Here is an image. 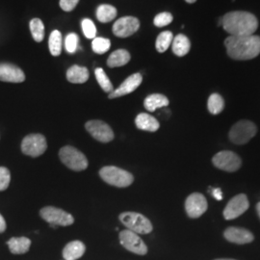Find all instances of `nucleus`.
Here are the masks:
<instances>
[{
    "label": "nucleus",
    "instance_id": "obj_1",
    "mask_svg": "<svg viewBox=\"0 0 260 260\" xmlns=\"http://www.w3.org/2000/svg\"><path fill=\"white\" fill-rule=\"evenodd\" d=\"M224 46L228 55L234 60H251L260 54V37L254 35L230 36Z\"/></svg>",
    "mask_w": 260,
    "mask_h": 260
},
{
    "label": "nucleus",
    "instance_id": "obj_2",
    "mask_svg": "<svg viewBox=\"0 0 260 260\" xmlns=\"http://www.w3.org/2000/svg\"><path fill=\"white\" fill-rule=\"evenodd\" d=\"M222 25L230 36H251L258 27V20L251 13L236 11L223 16Z\"/></svg>",
    "mask_w": 260,
    "mask_h": 260
},
{
    "label": "nucleus",
    "instance_id": "obj_3",
    "mask_svg": "<svg viewBox=\"0 0 260 260\" xmlns=\"http://www.w3.org/2000/svg\"><path fill=\"white\" fill-rule=\"evenodd\" d=\"M100 176L107 184L119 188L128 187L134 181V177L129 172L115 166L102 168L100 171Z\"/></svg>",
    "mask_w": 260,
    "mask_h": 260
},
{
    "label": "nucleus",
    "instance_id": "obj_4",
    "mask_svg": "<svg viewBox=\"0 0 260 260\" xmlns=\"http://www.w3.org/2000/svg\"><path fill=\"white\" fill-rule=\"evenodd\" d=\"M119 219L127 230L137 234H149L153 230L149 219L137 212H123L119 216Z\"/></svg>",
    "mask_w": 260,
    "mask_h": 260
},
{
    "label": "nucleus",
    "instance_id": "obj_5",
    "mask_svg": "<svg viewBox=\"0 0 260 260\" xmlns=\"http://www.w3.org/2000/svg\"><path fill=\"white\" fill-rule=\"evenodd\" d=\"M59 157L62 163L73 171L80 172L88 167V160L81 151L72 146H66L60 149Z\"/></svg>",
    "mask_w": 260,
    "mask_h": 260
},
{
    "label": "nucleus",
    "instance_id": "obj_6",
    "mask_svg": "<svg viewBox=\"0 0 260 260\" xmlns=\"http://www.w3.org/2000/svg\"><path fill=\"white\" fill-rule=\"evenodd\" d=\"M257 132L256 125L250 121H240L233 124L229 133L230 140L235 145L247 144Z\"/></svg>",
    "mask_w": 260,
    "mask_h": 260
},
{
    "label": "nucleus",
    "instance_id": "obj_7",
    "mask_svg": "<svg viewBox=\"0 0 260 260\" xmlns=\"http://www.w3.org/2000/svg\"><path fill=\"white\" fill-rule=\"evenodd\" d=\"M41 217L49 223L52 228L56 225L61 226H69L75 223V218L65 210L61 208H57L53 206H46L41 209L40 211Z\"/></svg>",
    "mask_w": 260,
    "mask_h": 260
},
{
    "label": "nucleus",
    "instance_id": "obj_8",
    "mask_svg": "<svg viewBox=\"0 0 260 260\" xmlns=\"http://www.w3.org/2000/svg\"><path fill=\"white\" fill-rule=\"evenodd\" d=\"M47 149V140L42 134H29L24 137L21 143V151L31 157L43 155Z\"/></svg>",
    "mask_w": 260,
    "mask_h": 260
},
{
    "label": "nucleus",
    "instance_id": "obj_9",
    "mask_svg": "<svg viewBox=\"0 0 260 260\" xmlns=\"http://www.w3.org/2000/svg\"><path fill=\"white\" fill-rule=\"evenodd\" d=\"M215 167L229 173L238 171L242 165L241 158L231 150H223L218 152L212 158Z\"/></svg>",
    "mask_w": 260,
    "mask_h": 260
},
{
    "label": "nucleus",
    "instance_id": "obj_10",
    "mask_svg": "<svg viewBox=\"0 0 260 260\" xmlns=\"http://www.w3.org/2000/svg\"><path fill=\"white\" fill-rule=\"evenodd\" d=\"M119 238L121 246L127 251L138 255H145L148 253L147 245L137 233H133L129 230H124L120 233Z\"/></svg>",
    "mask_w": 260,
    "mask_h": 260
},
{
    "label": "nucleus",
    "instance_id": "obj_11",
    "mask_svg": "<svg viewBox=\"0 0 260 260\" xmlns=\"http://www.w3.org/2000/svg\"><path fill=\"white\" fill-rule=\"evenodd\" d=\"M86 130L91 134L93 139L102 142L109 143L114 139V132L111 127L103 121H89L85 124Z\"/></svg>",
    "mask_w": 260,
    "mask_h": 260
},
{
    "label": "nucleus",
    "instance_id": "obj_12",
    "mask_svg": "<svg viewBox=\"0 0 260 260\" xmlns=\"http://www.w3.org/2000/svg\"><path fill=\"white\" fill-rule=\"evenodd\" d=\"M249 201L245 194H239L233 198L223 210V217L225 220H233L240 217L249 209Z\"/></svg>",
    "mask_w": 260,
    "mask_h": 260
},
{
    "label": "nucleus",
    "instance_id": "obj_13",
    "mask_svg": "<svg viewBox=\"0 0 260 260\" xmlns=\"http://www.w3.org/2000/svg\"><path fill=\"white\" fill-rule=\"evenodd\" d=\"M207 202L205 196L201 193H193L186 199L185 210L190 218L197 219L207 210Z\"/></svg>",
    "mask_w": 260,
    "mask_h": 260
},
{
    "label": "nucleus",
    "instance_id": "obj_14",
    "mask_svg": "<svg viewBox=\"0 0 260 260\" xmlns=\"http://www.w3.org/2000/svg\"><path fill=\"white\" fill-rule=\"evenodd\" d=\"M139 19L134 17H123L113 25V33L119 38H127L138 31Z\"/></svg>",
    "mask_w": 260,
    "mask_h": 260
},
{
    "label": "nucleus",
    "instance_id": "obj_15",
    "mask_svg": "<svg viewBox=\"0 0 260 260\" xmlns=\"http://www.w3.org/2000/svg\"><path fill=\"white\" fill-rule=\"evenodd\" d=\"M223 237L228 241L238 244V245L249 244L254 239L253 234L250 231L242 228H236V226H231L226 229L223 233Z\"/></svg>",
    "mask_w": 260,
    "mask_h": 260
},
{
    "label": "nucleus",
    "instance_id": "obj_16",
    "mask_svg": "<svg viewBox=\"0 0 260 260\" xmlns=\"http://www.w3.org/2000/svg\"><path fill=\"white\" fill-rule=\"evenodd\" d=\"M143 81V76L141 74H134L128 76L119 88L114 90L112 93H109V99H116L121 98L122 95L128 94L134 92Z\"/></svg>",
    "mask_w": 260,
    "mask_h": 260
},
{
    "label": "nucleus",
    "instance_id": "obj_17",
    "mask_svg": "<svg viewBox=\"0 0 260 260\" xmlns=\"http://www.w3.org/2000/svg\"><path fill=\"white\" fill-rule=\"evenodd\" d=\"M25 80V75L17 66L0 64V81L20 83Z\"/></svg>",
    "mask_w": 260,
    "mask_h": 260
},
{
    "label": "nucleus",
    "instance_id": "obj_18",
    "mask_svg": "<svg viewBox=\"0 0 260 260\" xmlns=\"http://www.w3.org/2000/svg\"><path fill=\"white\" fill-rule=\"evenodd\" d=\"M86 247L83 243L78 240L70 242L63 250V257L65 260H76L83 256Z\"/></svg>",
    "mask_w": 260,
    "mask_h": 260
},
{
    "label": "nucleus",
    "instance_id": "obj_19",
    "mask_svg": "<svg viewBox=\"0 0 260 260\" xmlns=\"http://www.w3.org/2000/svg\"><path fill=\"white\" fill-rule=\"evenodd\" d=\"M135 124L139 129L149 132H155L160 127L157 120L147 113L139 114L135 119Z\"/></svg>",
    "mask_w": 260,
    "mask_h": 260
},
{
    "label": "nucleus",
    "instance_id": "obj_20",
    "mask_svg": "<svg viewBox=\"0 0 260 260\" xmlns=\"http://www.w3.org/2000/svg\"><path fill=\"white\" fill-rule=\"evenodd\" d=\"M89 71L85 67L75 65L67 72V78L70 82L75 84L85 83L89 79Z\"/></svg>",
    "mask_w": 260,
    "mask_h": 260
},
{
    "label": "nucleus",
    "instance_id": "obj_21",
    "mask_svg": "<svg viewBox=\"0 0 260 260\" xmlns=\"http://www.w3.org/2000/svg\"><path fill=\"white\" fill-rule=\"evenodd\" d=\"M7 245L12 253L23 254L29 251L31 246V240L27 237H13L7 242Z\"/></svg>",
    "mask_w": 260,
    "mask_h": 260
},
{
    "label": "nucleus",
    "instance_id": "obj_22",
    "mask_svg": "<svg viewBox=\"0 0 260 260\" xmlns=\"http://www.w3.org/2000/svg\"><path fill=\"white\" fill-rule=\"evenodd\" d=\"M169 105L167 96L161 93H152L146 98L144 102L145 108L149 112H154L158 108L166 107Z\"/></svg>",
    "mask_w": 260,
    "mask_h": 260
},
{
    "label": "nucleus",
    "instance_id": "obj_23",
    "mask_svg": "<svg viewBox=\"0 0 260 260\" xmlns=\"http://www.w3.org/2000/svg\"><path fill=\"white\" fill-rule=\"evenodd\" d=\"M172 48L176 55L182 57V56H185L190 51L191 43L185 35L179 34L174 38L172 43Z\"/></svg>",
    "mask_w": 260,
    "mask_h": 260
},
{
    "label": "nucleus",
    "instance_id": "obj_24",
    "mask_svg": "<svg viewBox=\"0 0 260 260\" xmlns=\"http://www.w3.org/2000/svg\"><path fill=\"white\" fill-rule=\"evenodd\" d=\"M129 61V52L125 49H118L109 56L107 60V65L110 68H118L126 65Z\"/></svg>",
    "mask_w": 260,
    "mask_h": 260
},
{
    "label": "nucleus",
    "instance_id": "obj_25",
    "mask_svg": "<svg viewBox=\"0 0 260 260\" xmlns=\"http://www.w3.org/2000/svg\"><path fill=\"white\" fill-rule=\"evenodd\" d=\"M117 13V9L114 6L103 4L96 10V19L103 23H107L116 18Z\"/></svg>",
    "mask_w": 260,
    "mask_h": 260
},
{
    "label": "nucleus",
    "instance_id": "obj_26",
    "mask_svg": "<svg viewBox=\"0 0 260 260\" xmlns=\"http://www.w3.org/2000/svg\"><path fill=\"white\" fill-rule=\"evenodd\" d=\"M49 51L53 56H59L62 51V34L60 31L54 30L48 40Z\"/></svg>",
    "mask_w": 260,
    "mask_h": 260
},
{
    "label": "nucleus",
    "instance_id": "obj_27",
    "mask_svg": "<svg viewBox=\"0 0 260 260\" xmlns=\"http://www.w3.org/2000/svg\"><path fill=\"white\" fill-rule=\"evenodd\" d=\"M208 110L212 115H218L223 111L224 107V102L223 99L219 93H212L207 103Z\"/></svg>",
    "mask_w": 260,
    "mask_h": 260
},
{
    "label": "nucleus",
    "instance_id": "obj_28",
    "mask_svg": "<svg viewBox=\"0 0 260 260\" xmlns=\"http://www.w3.org/2000/svg\"><path fill=\"white\" fill-rule=\"evenodd\" d=\"M173 40H174V35H173L172 32L164 31V32L160 33L158 35L157 39H156V44H155V47H156L158 52H160V53L165 52L169 47L172 45Z\"/></svg>",
    "mask_w": 260,
    "mask_h": 260
},
{
    "label": "nucleus",
    "instance_id": "obj_29",
    "mask_svg": "<svg viewBox=\"0 0 260 260\" xmlns=\"http://www.w3.org/2000/svg\"><path fill=\"white\" fill-rule=\"evenodd\" d=\"M30 31L33 39L40 43L45 38V25L40 19H33L30 21Z\"/></svg>",
    "mask_w": 260,
    "mask_h": 260
},
{
    "label": "nucleus",
    "instance_id": "obj_30",
    "mask_svg": "<svg viewBox=\"0 0 260 260\" xmlns=\"http://www.w3.org/2000/svg\"><path fill=\"white\" fill-rule=\"evenodd\" d=\"M94 75H95V78L100 84V86L102 87V89L104 92L110 93L114 91L112 82L110 81L109 77L106 75V73L103 71V69L96 68L94 70Z\"/></svg>",
    "mask_w": 260,
    "mask_h": 260
},
{
    "label": "nucleus",
    "instance_id": "obj_31",
    "mask_svg": "<svg viewBox=\"0 0 260 260\" xmlns=\"http://www.w3.org/2000/svg\"><path fill=\"white\" fill-rule=\"evenodd\" d=\"M110 47H111V42L106 38H94L92 43L93 52L96 54H103L107 52L110 49Z\"/></svg>",
    "mask_w": 260,
    "mask_h": 260
},
{
    "label": "nucleus",
    "instance_id": "obj_32",
    "mask_svg": "<svg viewBox=\"0 0 260 260\" xmlns=\"http://www.w3.org/2000/svg\"><path fill=\"white\" fill-rule=\"evenodd\" d=\"M81 26L83 30L85 37L88 39H94L96 35V28L94 26L93 21L91 19H84L81 22Z\"/></svg>",
    "mask_w": 260,
    "mask_h": 260
},
{
    "label": "nucleus",
    "instance_id": "obj_33",
    "mask_svg": "<svg viewBox=\"0 0 260 260\" xmlns=\"http://www.w3.org/2000/svg\"><path fill=\"white\" fill-rule=\"evenodd\" d=\"M173 19L174 18L172 16V14L165 12V13H160L156 15L153 22H154V25L157 27H164V26L169 25L173 21Z\"/></svg>",
    "mask_w": 260,
    "mask_h": 260
},
{
    "label": "nucleus",
    "instance_id": "obj_34",
    "mask_svg": "<svg viewBox=\"0 0 260 260\" xmlns=\"http://www.w3.org/2000/svg\"><path fill=\"white\" fill-rule=\"evenodd\" d=\"M78 47V36L75 33H70L65 40L66 50L69 53H75Z\"/></svg>",
    "mask_w": 260,
    "mask_h": 260
},
{
    "label": "nucleus",
    "instance_id": "obj_35",
    "mask_svg": "<svg viewBox=\"0 0 260 260\" xmlns=\"http://www.w3.org/2000/svg\"><path fill=\"white\" fill-rule=\"evenodd\" d=\"M11 181L10 171L5 167H0V191H4L8 188Z\"/></svg>",
    "mask_w": 260,
    "mask_h": 260
},
{
    "label": "nucleus",
    "instance_id": "obj_36",
    "mask_svg": "<svg viewBox=\"0 0 260 260\" xmlns=\"http://www.w3.org/2000/svg\"><path fill=\"white\" fill-rule=\"evenodd\" d=\"M79 0H60V7L66 12H71L75 9Z\"/></svg>",
    "mask_w": 260,
    "mask_h": 260
},
{
    "label": "nucleus",
    "instance_id": "obj_37",
    "mask_svg": "<svg viewBox=\"0 0 260 260\" xmlns=\"http://www.w3.org/2000/svg\"><path fill=\"white\" fill-rule=\"evenodd\" d=\"M211 194L217 201H222L223 200V192L221 188H213Z\"/></svg>",
    "mask_w": 260,
    "mask_h": 260
},
{
    "label": "nucleus",
    "instance_id": "obj_38",
    "mask_svg": "<svg viewBox=\"0 0 260 260\" xmlns=\"http://www.w3.org/2000/svg\"><path fill=\"white\" fill-rule=\"evenodd\" d=\"M6 231V222L3 216L0 214V233H4Z\"/></svg>",
    "mask_w": 260,
    "mask_h": 260
},
{
    "label": "nucleus",
    "instance_id": "obj_39",
    "mask_svg": "<svg viewBox=\"0 0 260 260\" xmlns=\"http://www.w3.org/2000/svg\"><path fill=\"white\" fill-rule=\"evenodd\" d=\"M256 211H257V214H258V216H259L260 218V203H258V204L256 205Z\"/></svg>",
    "mask_w": 260,
    "mask_h": 260
},
{
    "label": "nucleus",
    "instance_id": "obj_40",
    "mask_svg": "<svg viewBox=\"0 0 260 260\" xmlns=\"http://www.w3.org/2000/svg\"><path fill=\"white\" fill-rule=\"evenodd\" d=\"M185 1L187 3H194L197 0H185Z\"/></svg>",
    "mask_w": 260,
    "mask_h": 260
},
{
    "label": "nucleus",
    "instance_id": "obj_41",
    "mask_svg": "<svg viewBox=\"0 0 260 260\" xmlns=\"http://www.w3.org/2000/svg\"><path fill=\"white\" fill-rule=\"evenodd\" d=\"M215 260H235V259H232V258H219V259H215Z\"/></svg>",
    "mask_w": 260,
    "mask_h": 260
}]
</instances>
